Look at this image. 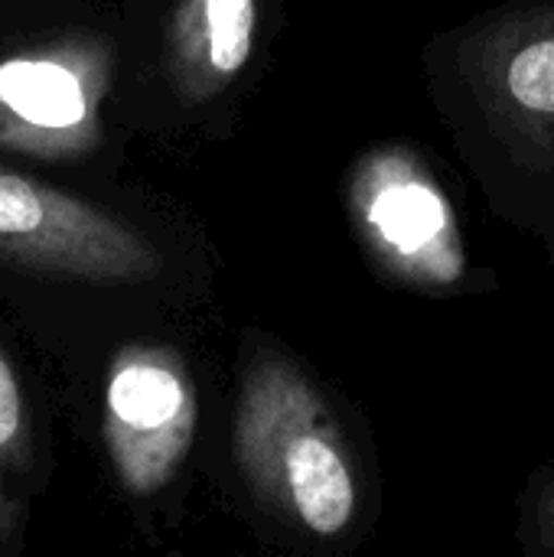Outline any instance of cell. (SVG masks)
<instances>
[{
    "instance_id": "6da1fadb",
    "label": "cell",
    "mask_w": 554,
    "mask_h": 557,
    "mask_svg": "<svg viewBox=\"0 0 554 557\" xmlns=\"http://www.w3.org/2000/svg\"><path fill=\"white\" fill-rule=\"evenodd\" d=\"M111 46L98 33H62L0 52V150L78 160L101 144Z\"/></svg>"
},
{
    "instance_id": "277c9868",
    "label": "cell",
    "mask_w": 554,
    "mask_h": 557,
    "mask_svg": "<svg viewBox=\"0 0 554 557\" xmlns=\"http://www.w3.org/2000/svg\"><path fill=\"white\" fill-rule=\"evenodd\" d=\"M320 408L297 382L287 392L291 431H274L258 408L245 401L238 450L248 473L281 486L291 509L317 535H340L356 509V483L349 463L330 431L317 428Z\"/></svg>"
},
{
    "instance_id": "8992f818",
    "label": "cell",
    "mask_w": 554,
    "mask_h": 557,
    "mask_svg": "<svg viewBox=\"0 0 554 557\" xmlns=\"http://www.w3.org/2000/svg\"><path fill=\"white\" fill-rule=\"evenodd\" d=\"M255 0H183L170 33L176 85L202 98L242 72L251 52Z\"/></svg>"
},
{
    "instance_id": "52a82bcc",
    "label": "cell",
    "mask_w": 554,
    "mask_h": 557,
    "mask_svg": "<svg viewBox=\"0 0 554 557\" xmlns=\"http://www.w3.org/2000/svg\"><path fill=\"white\" fill-rule=\"evenodd\" d=\"M36 470L33 414L20 372L0 346V548L20 542L26 522V490Z\"/></svg>"
},
{
    "instance_id": "ba28073f",
    "label": "cell",
    "mask_w": 554,
    "mask_h": 557,
    "mask_svg": "<svg viewBox=\"0 0 554 557\" xmlns=\"http://www.w3.org/2000/svg\"><path fill=\"white\" fill-rule=\"evenodd\" d=\"M513 98L539 114H554V39L526 46L509 65Z\"/></svg>"
},
{
    "instance_id": "7a4b0ae2",
    "label": "cell",
    "mask_w": 554,
    "mask_h": 557,
    "mask_svg": "<svg viewBox=\"0 0 554 557\" xmlns=\"http://www.w3.org/2000/svg\"><path fill=\"white\" fill-rule=\"evenodd\" d=\"M0 264L85 284L157 274V251L121 219L26 173L0 170Z\"/></svg>"
},
{
    "instance_id": "3957f363",
    "label": "cell",
    "mask_w": 554,
    "mask_h": 557,
    "mask_svg": "<svg viewBox=\"0 0 554 557\" xmlns=\"http://www.w3.org/2000/svg\"><path fill=\"white\" fill-rule=\"evenodd\" d=\"M196 395L183 362L160 346L114 356L104 388V444L121 486L134 496L160 490L189 450Z\"/></svg>"
},
{
    "instance_id": "5b68a950",
    "label": "cell",
    "mask_w": 554,
    "mask_h": 557,
    "mask_svg": "<svg viewBox=\"0 0 554 557\" xmlns=\"http://www.w3.org/2000/svg\"><path fill=\"white\" fill-rule=\"evenodd\" d=\"M362 215L382 251L402 271L447 284L464 268L460 238L444 196L402 157L372 163L359 186Z\"/></svg>"
}]
</instances>
